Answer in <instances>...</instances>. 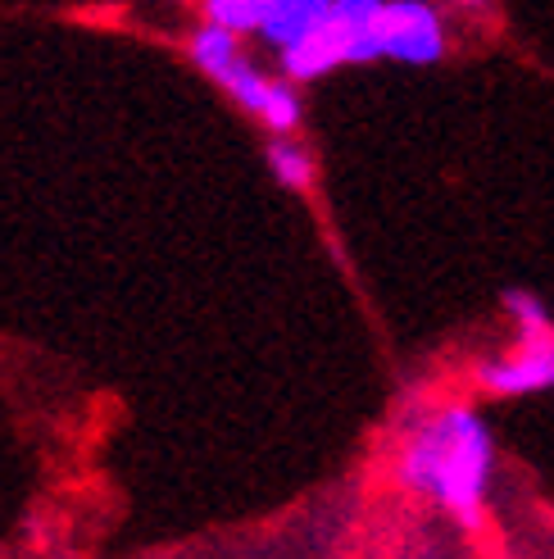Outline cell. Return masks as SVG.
Listing matches in <instances>:
<instances>
[{"label": "cell", "mask_w": 554, "mask_h": 559, "mask_svg": "<svg viewBox=\"0 0 554 559\" xmlns=\"http://www.w3.org/2000/svg\"><path fill=\"white\" fill-rule=\"evenodd\" d=\"M260 37L287 82H314L341 64H436L446 55L441 14L423 0H264Z\"/></svg>", "instance_id": "1"}, {"label": "cell", "mask_w": 554, "mask_h": 559, "mask_svg": "<svg viewBox=\"0 0 554 559\" xmlns=\"http://www.w3.org/2000/svg\"><path fill=\"white\" fill-rule=\"evenodd\" d=\"M491 428L468 405L432 409L400 445V483L432 496L459 527H482L491 491Z\"/></svg>", "instance_id": "2"}, {"label": "cell", "mask_w": 554, "mask_h": 559, "mask_svg": "<svg viewBox=\"0 0 554 559\" xmlns=\"http://www.w3.org/2000/svg\"><path fill=\"white\" fill-rule=\"evenodd\" d=\"M186 55H191V64H196L205 78H214L218 87H224L245 115H255L268 132L291 136L300 128L304 105H300L296 87L287 78L260 73L251 60H245L241 37L224 33V27H214V23H201L196 33L186 37Z\"/></svg>", "instance_id": "3"}, {"label": "cell", "mask_w": 554, "mask_h": 559, "mask_svg": "<svg viewBox=\"0 0 554 559\" xmlns=\"http://www.w3.org/2000/svg\"><path fill=\"white\" fill-rule=\"evenodd\" d=\"M478 382L491 396H537V391H554V337L518 346L514 355L486 359L478 369Z\"/></svg>", "instance_id": "4"}, {"label": "cell", "mask_w": 554, "mask_h": 559, "mask_svg": "<svg viewBox=\"0 0 554 559\" xmlns=\"http://www.w3.org/2000/svg\"><path fill=\"white\" fill-rule=\"evenodd\" d=\"M505 314L518 328V346H532V342L554 337V319H550V310L541 305V296H532V292H518V287L505 292Z\"/></svg>", "instance_id": "5"}, {"label": "cell", "mask_w": 554, "mask_h": 559, "mask_svg": "<svg viewBox=\"0 0 554 559\" xmlns=\"http://www.w3.org/2000/svg\"><path fill=\"white\" fill-rule=\"evenodd\" d=\"M268 169H273V178L282 187L304 191L314 182V155L304 151L300 142H291V136H277V142L268 146Z\"/></svg>", "instance_id": "6"}, {"label": "cell", "mask_w": 554, "mask_h": 559, "mask_svg": "<svg viewBox=\"0 0 554 559\" xmlns=\"http://www.w3.org/2000/svg\"><path fill=\"white\" fill-rule=\"evenodd\" d=\"M205 23L224 27V33H232V37L260 33V23H264V0H209V5H205Z\"/></svg>", "instance_id": "7"}]
</instances>
